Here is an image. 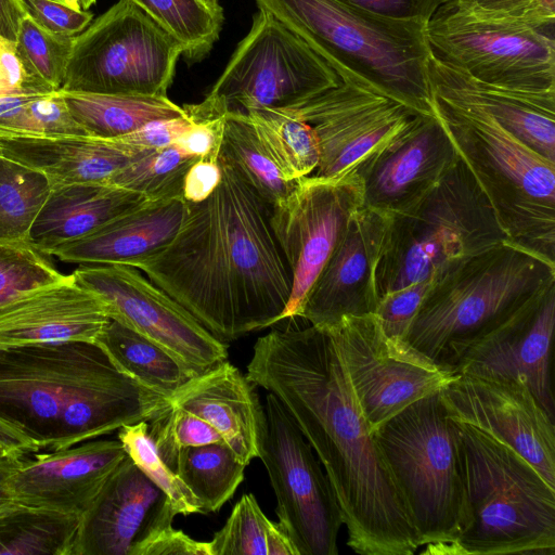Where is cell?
I'll list each match as a JSON object with an SVG mask.
<instances>
[{
	"instance_id": "cell-14",
	"label": "cell",
	"mask_w": 555,
	"mask_h": 555,
	"mask_svg": "<svg viewBox=\"0 0 555 555\" xmlns=\"http://www.w3.org/2000/svg\"><path fill=\"white\" fill-rule=\"evenodd\" d=\"M326 330L336 340L372 431L411 403L441 391L456 376L406 340L387 336L375 313L346 315Z\"/></svg>"
},
{
	"instance_id": "cell-7",
	"label": "cell",
	"mask_w": 555,
	"mask_h": 555,
	"mask_svg": "<svg viewBox=\"0 0 555 555\" xmlns=\"http://www.w3.org/2000/svg\"><path fill=\"white\" fill-rule=\"evenodd\" d=\"M505 241L487 196L460 156L423 196L388 215L375 270L378 300Z\"/></svg>"
},
{
	"instance_id": "cell-11",
	"label": "cell",
	"mask_w": 555,
	"mask_h": 555,
	"mask_svg": "<svg viewBox=\"0 0 555 555\" xmlns=\"http://www.w3.org/2000/svg\"><path fill=\"white\" fill-rule=\"evenodd\" d=\"M426 35L434 57L481 82L555 92L554 35L442 5L427 23Z\"/></svg>"
},
{
	"instance_id": "cell-19",
	"label": "cell",
	"mask_w": 555,
	"mask_h": 555,
	"mask_svg": "<svg viewBox=\"0 0 555 555\" xmlns=\"http://www.w3.org/2000/svg\"><path fill=\"white\" fill-rule=\"evenodd\" d=\"M555 282L527 299L462 352L456 374L516 378L555 416L552 388V343Z\"/></svg>"
},
{
	"instance_id": "cell-59",
	"label": "cell",
	"mask_w": 555,
	"mask_h": 555,
	"mask_svg": "<svg viewBox=\"0 0 555 555\" xmlns=\"http://www.w3.org/2000/svg\"><path fill=\"white\" fill-rule=\"evenodd\" d=\"M67 5L74 7V8H81L79 0H59Z\"/></svg>"
},
{
	"instance_id": "cell-26",
	"label": "cell",
	"mask_w": 555,
	"mask_h": 555,
	"mask_svg": "<svg viewBox=\"0 0 555 555\" xmlns=\"http://www.w3.org/2000/svg\"><path fill=\"white\" fill-rule=\"evenodd\" d=\"M254 386L225 360L191 377L168 398V404L210 424L237 459L248 465L258 457L264 424V408Z\"/></svg>"
},
{
	"instance_id": "cell-50",
	"label": "cell",
	"mask_w": 555,
	"mask_h": 555,
	"mask_svg": "<svg viewBox=\"0 0 555 555\" xmlns=\"http://www.w3.org/2000/svg\"><path fill=\"white\" fill-rule=\"evenodd\" d=\"M23 3L29 16L56 35L76 37L93 18L89 10L74 8L59 0H23Z\"/></svg>"
},
{
	"instance_id": "cell-56",
	"label": "cell",
	"mask_w": 555,
	"mask_h": 555,
	"mask_svg": "<svg viewBox=\"0 0 555 555\" xmlns=\"http://www.w3.org/2000/svg\"><path fill=\"white\" fill-rule=\"evenodd\" d=\"M24 456L8 455L0 459V513L18 503L13 495L9 480Z\"/></svg>"
},
{
	"instance_id": "cell-34",
	"label": "cell",
	"mask_w": 555,
	"mask_h": 555,
	"mask_svg": "<svg viewBox=\"0 0 555 555\" xmlns=\"http://www.w3.org/2000/svg\"><path fill=\"white\" fill-rule=\"evenodd\" d=\"M266 153L291 181L310 176L320 159L317 134L310 124L288 108L246 112Z\"/></svg>"
},
{
	"instance_id": "cell-52",
	"label": "cell",
	"mask_w": 555,
	"mask_h": 555,
	"mask_svg": "<svg viewBox=\"0 0 555 555\" xmlns=\"http://www.w3.org/2000/svg\"><path fill=\"white\" fill-rule=\"evenodd\" d=\"M372 12L427 24L444 0H349Z\"/></svg>"
},
{
	"instance_id": "cell-43",
	"label": "cell",
	"mask_w": 555,
	"mask_h": 555,
	"mask_svg": "<svg viewBox=\"0 0 555 555\" xmlns=\"http://www.w3.org/2000/svg\"><path fill=\"white\" fill-rule=\"evenodd\" d=\"M75 37L53 34L26 14L15 42L33 69L54 90L63 86Z\"/></svg>"
},
{
	"instance_id": "cell-30",
	"label": "cell",
	"mask_w": 555,
	"mask_h": 555,
	"mask_svg": "<svg viewBox=\"0 0 555 555\" xmlns=\"http://www.w3.org/2000/svg\"><path fill=\"white\" fill-rule=\"evenodd\" d=\"M61 92L75 120L88 137L98 139L120 138L149 122L186 115L183 106L177 105L167 95Z\"/></svg>"
},
{
	"instance_id": "cell-1",
	"label": "cell",
	"mask_w": 555,
	"mask_h": 555,
	"mask_svg": "<svg viewBox=\"0 0 555 555\" xmlns=\"http://www.w3.org/2000/svg\"><path fill=\"white\" fill-rule=\"evenodd\" d=\"M246 377L274 395L312 447L336 496L347 545L362 555L421 547L408 505L353 392L332 333L309 324L259 337Z\"/></svg>"
},
{
	"instance_id": "cell-23",
	"label": "cell",
	"mask_w": 555,
	"mask_h": 555,
	"mask_svg": "<svg viewBox=\"0 0 555 555\" xmlns=\"http://www.w3.org/2000/svg\"><path fill=\"white\" fill-rule=\"evenodd\" d=\"M169 508L164 492L127 455L80 516L72 555H129Z\"/></svg>"
},
{
	"instance_id": "cell-28",
	"label": "cell",
	"mask_w": 555,
	"mask_h": 555,
	"mask_svg": "<svg viewBox=\"0 0 555 555\" xmlns=\"http://www.w3.org/2000/svg\"><path fill=\"white\" fill-rule=\"evenodd\" d=\"M146 152L131 149L117 139L0 137V155L40 171L52 188L107 183Z\"/></svg>"
},
{
	"instance_id": "cell-42",
	"label": "cell",
	"mask_w": 555,
	"mask_h": 555,
	"mask_svg": "<svg viewBox=\"0 0 555 555\" xmlns=\"http://www.w3.org/2000/svg\"><path fill=\"white\" fill-rule=\"evenodd\" d=\"M88 137L72 115L61 90L33 98L0 120V137Z\"/></svg>"
},
{
	"instance_id": "cell-22",
	"label": "cell",
	"mask_w": 555,
	"mask_h": 555,
	"mask_svg": "<svg viewBox=\"0 0 555 555\" xmlns=\"http://www.w3.org/2000/svg\"><path fill=\"white\" fill-rule=\"evenodd\" d=\"M127 456L118 440L25 455L9 480L18 503L81 516Z\"/></svg>"
},
{
	"instance_id": "cell-60",
	"label": "cell",
	"mask_w": 555,
	"mask_h": 555,
	"mask_svg": "<svg viewBox=\"0 0 555 555\" xmlns=\"http://www.w3.org/2000/svg\"><path fill=\"white\" fill-rule=\"evenodd\" d=\"M446 1V0H444Z\"/></svg>"
},
{
	"instance_id": "cell-33",
	"label": "cell",
	"mask_w": 555,
	"mask_h": 555,
	"mask_svg": "<svg viewBox=\"0 0 555 555\" xmlns=\"http://www.w3.org/2000/svg\"><path fill=\"white\" fill-rule=\"evenodd\" d=\"M80 516L16 503L0 513V555H72Z\"/></svg>"
},
{
	"instance_id": "cell-3",
	"label": "cell",
	"mask_w": 555,
	"mask_h": 555,
	"mask_svg": "<svg viewBox=\"0 0 555 555\" xmlns=\"http://www.w3.org/2000/svg\"><path fill=\"white\" fill-rule=\"evenodd\" d=\"M167 405V397L120 371L95 343L0 349V418L39 450L149 422Z\"/></svg>"
},
{
	"instance_id": "cell-24",
	"label": "cell",
	"mask_w": 555,
	"mask_h": 555,
	"mask_svg": "<svg viewBox=\"0 0 555 555\" xmlns=\"http://www.w3.org/2000/svg\"><path fill=\"white\" fill-rule=\"evenodd\" d=\"M108 321L101 300L69 274L0 309V349L63 341L94 343Z\"/></svg>"
},
{
	"instance_id": "cell-37",
	"label": "cell",
	"mask_w": 555,
	"mask_h": 555,
	"mask_svg": "<svg viewBox=\"0 0 555 555\" xmlns=\"http://www.w3.org/2000/svg\"><path fill=\"white\" fill-rule=\"evenodd\" d=\"M51 190L43 173L0 155V241L29 238Z\"/></svg>"
},
{
	"instance_id": "cell-58",
	"label": "cell",
	"mask_w": 555,
	"mask_h": 555,
	"mask_svg": "<svg viewBox=\"0 0 555 555\" xmlns=\"http://www.w3.org/2000/svg\"><path fill=\"white\" fill-rule=\"evenodd\" d=\"M96 0H79L80 7L83 10H89L92 4L95 3Z\"/></svg>"
},
{
	"instance_id": "cell-31",
	"label": "cell",
	"mask_w": 555,
	"mask_h": 555,
	"mask_svg": "<svg viewBox=\"0 0 555 555\" xmlns=\"http://www.w3.org/2000/svg\"><path fill=\"white\" fill-rule=\"evenodd\" d=\"M162 459L196 498L202 514L218 512L233 496L247 467L223 441L181 448Z\"/></svg>"
},
{
	"instance_id": "cell-53",
	"label": "cell",
	"mask_w": 555,
	"mask_h": 555,
	"mask_svg": "<svg viewBox=\"0 0 555 555\" xmlns=\"http://www.w3.org/2000/svg\"><path fill=\"white\" fill-rule=\"evenodd\" d=\"M221 170L218 160L197 159L186 171L182 184V198L186 203L206 199L218 186Z\"/></svg>"
},
{
	"instance_id": "cell-49",
	"label": "cell",
	"mask_w": 555,
	"mask_h": 555,
	"mask_svg": "<svg viewBox=\"0 0 555 555\" xmlns=\"http://www.w3.org/2000/svg\"><path fill=\"white\" fill-rule=\"evenodd\" d=\"M57 90L33 69L14 40L0 37V96L38 95Z\"/></svg>"
},
{
	"instance_id": "cell-51",
	"label": "cell",
	"mask_w": 555,
	"mask_h": 555,
	"mask_svg": "<svg viewBox=\"0 0 555 555\" xmlns=\"http://www.w3.org/2000/svg\"><path fill=\"white\" fill-rule=\"evenodd\" d=\"M191 119L184 117L160 119L146 124L140 129L116 138L125 145L138 151H151L172 145L175 140L189 126Z\"/></svg>"
},
{
	"instance_id": "cell-48",
	"label": "cell",
	"mask_w": 555,
	"mask_h": 555,
	"mask_svg": "<svg viewBox=\"0 0 555 555\" xmlns=\"http://www.w3.org/2000/svg\"><path fill=\"white\" fill-rule=\"evenodd\" d=\"M431 283L433 279L414 283L379 299L375 314L387 336L405 340L412 320Z\"/></svg>"
},
{
	"instance_id": "cell-4",
	"label": "cell",
	"mask_w": 555,
	"mask_h": 555,
	"mask_svg": "<svg viewBox=\"0 0 555 555\" xmlns=\"http://www.w3.org/2000/svg\"><path fill=\"white\" fill-rule=\"evenodd\" d=\"M304 40L343 80L367 86L434 115L426 25L388 17L349 0H255Z\"/></svg>"
},
{
	"instance_id": "cell-17",
	"label": "cell",
	"mask_w": 555,
	"mask_h": 555,
	"mask_svg": "<svg viewBox=\"0 0 555 555\" xmlns=\"http://www.w3.org/2000/svg\"><path fill=\"white\" fill-rule=\"evenodd\" d=\"M287 108L313 128L320 159L311 176L323 179L354 173L364 159L422 115L367 86L343 79Z\"/></svg>"
},
{
	"instance_id": "cell-45",
	"label": "cell",
	"mask_w": 555,
	"mask_h": 555,
	"mask_svg": "<svg viewBox=\"0 0 555 555\" xmlns=\"http://www.w3.org/2000/svg\"><path fill=\"white\" fill-rule=\"evenodd\" d=\"M146 423L160 457L181 448L223 441L203 418L169 404Z\"/></svg>"
},
{
	"instance_id": "cell-32",
	"label": "cell",
	"mask_w": 555,
	"mask_h": 555,
	"mask_svg": "<svg viewBox=\"0 0 555 555\" xmlns=\"http://www.w3.org/2000/svg\"><path fill=\"white\" fill-rule=\"evenodd\" d=\"M94 343L120 371L167 398L192 377L167 350L115 320Z\"/></svg>"
},
{
	"instance_id": "cell-16",
	"label": "cell",
	"mask_w": 555,
	"mask_h": 555,
	"mask_svg": "<svg viewBox=\"0 0 555 555\" xmlns=\"http://www.w3.org/2000/svg\"><path fill=\"white\" fill-rule=\"evenodd\" d=\"M361 206L362 184L352 173L337 179L301 178L271 207V225L292 273V293L281 321L298 318L311 286Z\"/></svg>"
},
{
	"instance_id": "cell-54",
	"label": "cell",
	"mask_w": 555,
	"mask_h": 555,
	"mask_svg": "<svg viewBox=\"0 0 555 555\" xmlns=\"http://www.w3.org/2000/svg\"><path fill=\"white\" fill-rule=\"evenodd\" d=\"M38 447L21 430L0 418V459L8 455H27Z\"/></svg>"
},
{
	"instance_id": "cell-25",
	"label": "cell",
	"mask_w": 555,
	"mask_h": 555,
	"mask_svg": "<svg viewBox=\"0 0 555 555\" xmlns=\"http://www.w3.org/2000/svg\"><path fill=\"white\" fill-rule=\"evenodd\" d=\"M431 95L477 108L541 156L555 163V92L514 91L481 82L431 55Z\"/></svg>"
},
{
	"instance_id": "cell-13",
	"label": "cell",
	"mask_w": 555,
	"mask_h": 555,
	"mask_svg": "<svg viewBox=\"0 0 555 555\" xmlns=\"http://www.w3.org/2000/svg\"><path fill=\"white\" fill-rule=\"evenodd\" d=\"M258 457L275 493L278 522L298 555H337L344 524L331 482L291 414L270 392Z\"/></svg>"
},
{
	"instance_id": "cell-20",
	"label": "cell",
	"mask_w": 555,
	"mask_h": 555,
	"mask_svg": "<svg viewBox=\"0 0 555 555\" xmlns=\"http://www.w3.org/2000/svg\"><path fill=\"white\" fill-rule=\"evenodd\" d=\"M459 157L437 115H420L354 171L362 184L363 206L387 215L404 209L429 191Z\"/></svg>"
},
{
	"instance_id": "cell-44",
	"label": "cell",
	"mask_w": 555,
	"mask_h": 555,
	"mask_svg": "<svg viewBox=\"0 0 555 555\" xmlns=\"http://www.w3.org/2000/svg\"><path fill=\"white\" fill-rule=\"evenodd\" d=\"M183 108L191 121L172 145L197 159L218 160L228 107L207 95L203 102L186 104Z\"/></svg>"
},
{
	"instance_id": "cell-47",
	"label": "cell",
	"mask_w": 555,
	"mask_h": 555,
	"mask_svg": "<svg viewBox=\"0 0 555 555\" xmlns=\"http://www.w3.org/2000/svg\"><path fill=\"white\" fill-rule=\"evenodd\" d=\"M177 513L169 508L134 542L129 555H210L208 542L192 539L175 529Z\"/></svg>"
},
{
	"instance_id": "cell-12",
	"label": "cell",
	"mask_w": 555,
	"mask_h": 555,
	"mask_svg": "<svg viewBox=\"0 0 555 555\" xmlns=\"http://www.w3.org/2000/svg\"><path fill=\"white\" fill-rule=\"evenodd\" d=\"M338 74L304 40L258 9L208 96L229 111L287 108L340 83Z\"/></svg>"
},
{
	"instance_id": "cell-46",
	"label": "cell",
	"mask_w": 555,
	"mask_h": 555,
	"mask_svg": "<svg viewBox=\"0 0 555 555\" xmlns=\"http://www.w3.org/2000/svg\"><path fill=\"white\" fill-rule=\"evenodd\" d=\"M441 5L554 35L555 0H446Z\"/></svg>"
},
{
	"instance_id": "cell-18",
	"label": "cell",
	"mask_w": 555,
	"mask_h": 555,
	"mask_svg": "<svg viewBox=\"0 0 555 555\" xmlns=\"http://www.w3.org/2000/svg\"><path fill=\"white\" fill-rule=\"evenodd\" d=\"M440 398L450 418L508 444L555 487V420L524 382L456 374Z\"/></svg>"
},
{
	"instance_id": "cell-8",
	"label": "cell",
	"mask_w": 555,
	"mask_h": 555,
	"mask_svg": "<svg viewBox=\"0 0 555 555\" xmlns=\"http://www.w3.org/2000/svg\"><path fill=\"white\" fill-rule=\"evenodd\" d=\"M433 103L507 240L555 261V163L482 111Z\"/></svg>"
},
{
	"instance_id": "cell-15",
	"label": "cell",
	"mask_w": 555,
	"mask_h": 555,
	"mask_svg": "<svg viewBox=\"0 0 555 555\" xmlns=\"http://www.w3.org/2000/svg\"><path fill=\"white\" fill-rule=\"evenodd\" d=\"M73 276L101 300L111 320L167 350L192 377L228 360L227 344L139 269L81 264Z\"/></svg>"
},
{
	"instance_id": "cell-57",
	"label": "cell",
	"mask_w": 555,
	"mask_h": 555,
	"mask_svg": "<svg viewBox=\"0 0 555 555\" xmlns=\"http://www.w3.org/2000/svg\"><path fill=\"white\" fill-rule=\"evenodd\" d=\"M208 8L211 10H220L221 5L218 3V0H202Z\"/></svg>"
},
{
	"instance_id": "cell-6",
	"label": "cell",
	"mask_w": 555,
	"mask_h": 555,
	"mask_svg": "<svg viewBox=\"0 0 555 555\" xmlns=\"http://www.w3.org/2000/svg\"><path fill=\"white\" fill-rule=\"evenodd\" d=\"M553 282L555 261L509 241L455 260L434 276L405 340L454 371L470 343Z\"/></svg>"
},
{
	"instance_id": "cell-39",
	"label": "cell",
	"mask_w": 555,
	"mask_h": 555,
	"mask_svg": "<svg viewBox=\"0 0 555 555\" xmlns=\"http://www.w3.org/2000/svg\"><path fill=\"white\" fill-rule=\"evenodd\" d=\"M196 160L173 145L152 150L116 172L107 183L137 192L149 201L182 196L184 176Z\"/></svg>"
},
{
	"instance_id": "cell-35",
	"label": "cell",
	"mask_w": 555,
	"mask_h": 555,
	"mask_svg": "<svg viewBox=\"0 0 555 555\" xmlns=\"http://www.w3.org/2000/svg\"><path fill=\"white\" fill-rule=\"evenodd\" d=\"M208 544L210 555H298L281 525L264 515L251 493L241 496Z\"/></svg>"
},
{
	"instance_id": "cell-10",
	"label": "cell",
	"mask_w": 555,
	"mask_h": 555,
	"mask_svg": "<svg viewBox=\"0 0 555 555\" xmlns=\"http://www.w3.org/2000/svg\"><path fill=\"white\" fill-rule=\"evenodd\" d=\"M183 46L130 0H119L78 36L61 90L167 95Z\"/></svg>"
},
{
	"instance_id": "cell-2",
	"label": "cell",
	"mask_w": 555,
	"mask_h": 555,
	"mask_svg": "<svg viewBox=\"0 0 555 555\" xmlns=\"http://www.w3.org/2000/svg\"><path fill=\"white\" fill-rule=\"evenodd\" d=\"M221 179L186 203L173 240L138 269L222 341L281 322L292 273L271 225V206L220 151Z\"/></svg>"
},
{
	"instance_id": "cell-27",
	"label": "cell",
	"mask_w": 555,
	"mask_h": 555,
	"mask_svg": "<svg viewBox=\"0 0 555 555\" xmlns=\"http://www.w3.org/2000/svg\"><path fill=\"white\" fill-rule=\"evenodd\" d=\"M186 214L182 196L147 201L79 240L48 255L80 264H118L139 268L162 251L178 233Z\"/></svg>"
},
{
	"instance_id": "cell-29",
	"label": "cell",
	"mask_w": 555,
	"mask_h": 555,
	"mask_svg": "<svg viewBox=\"0 0 555 555\" xmlns=\"http://www.w3.org/2000/svg\"><path fill=\"white\" fill-rule=\"evenodd\" d=\"M147 201L137 192L108 183L54 186L28 240L48 255L53 248L91 234Z\"/></svg>"
},
{
	"instance_id": "cell-40",
	"label": "cell",
	"mask_w": 555,
	"mask_h": 555,
	"mask_svg": "<svg viewBox=\"0 0 555 555\" xmlns=\"http://www.w3.org/2000/svg\"><path fill=\"white\" fill-rule=\"evenodd\" d=\"M118 439L126 454L164 492L178 515L202 514L196 498L158 454L146 422L120 427Z\"/></svg>"
},
{
	"instance_id": "cell-5",
	"label": "cell",
	"mask_w": 555,
	"mask_h": 555,
	"mask_svg": "<svg viewBox=\"0 0 555 555\" xmlns=\"http://www.w3.org/2000/svg\"><path fill=\"white\" fill-rule=\"evenodd\" d=\"M457 424L462 517L443 555H554L555 487L508 444Z\"/></svg>"
},
{
	"instance_id": "cell-21",
	"label": "cell",
	"mask_w": 555,
	"mask_h": 555,
	"mask_svg": "<svg viewBox=\"0 0 555 555\" xmlns=\"http://www.w3.org/2000/svg\"><path fill=\"white\" fill-rule=\"evenodd\" d=\"M388 215L361 206L311 286L298 318L327 328L346 315L375 313V270Z\"/></svg>"
},
{
	"instance_id": "cell-9",
	"label": "cell",
	"mask_w": 555,
	"mask_h": 555,
	"mask_svg": "<svg viewBox=\"0 0 555 555\" xmlns=\"http://www.w3.org/2000/svg\"><path fill=\"white\" fill-rule=\"evenodd\" d=\"M374 437L402 494L424 554H442L456 539L463 483L459 424L440 391L379 425Z\"/></svg>"
},
{
	"instance_id": "cell-36",
	"label": "cell",
	"mask_w": 555,
	"mask_h": 555,
	"mask_svg": "<svg viewBox=\"0 0 555 555\" xmlns=\"http://www.w3.org/2000/svg\"><path fill=\"white\" fill-rule=\"evenodd\" d=\"M221 152L235 165L244 180L271 207L285 198L297 181L284 178L259 142L246 113L229 111Z\"/></svg>"
},
{
	"instance_id": "cell-41",
	"label": "cell",
	"mask_w": 555,
	"mask_h": 555,
	"mask_svg": "<svg viewBox=\"0 0 555 555\" xmlns=\"http://www.w3.org/2000/svg\"><path fill=\"white\" fill-rule=\"evenodd\" d=\"M65 276L28 240L0 241V309Z\"/></svg>"
},
{
	"instance_id": "cell-38",
	"label": "cell",
	"mask_w": 555,
	"mask_h": 555,
	"mask_svg": "<svg viewBox=\"0 0 555 555\" xmlns=\"http://www.w3.org/2000/svg\"><path fill=\"white\" fill-rule=\"evenodd\" d=\"M184 48V56L203 59L219 37L223 11L202 0H130Z\"/></svg>"
},
{
	"instance_id": "cell-55",
	"label": "cell",
	"mask_w": 555,
	"mask_h": 555,
	"mask_svg": "<svg viewBox=\"0 0 555 555\" xmlns=\"http://www.w3.org/2000/svg\"><path fill=\"white\" fill-rule=\"evenodd\" d=\"M27 14L23 0H0V37L14 40Z\"/></svg>"
}]
</instances>
